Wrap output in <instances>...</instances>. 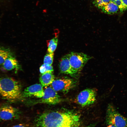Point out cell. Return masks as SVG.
Listing matches in <instances>:
<instances>
[{"instance_id":"19","label":"cell","mask_w":127,"mask_h":127,"mask_svg":"<svg viewBox=\"0 0 127 127\" xmlns=\"http://www.w3.org/2000/svg\"><path fill=\"white\" fill-rule=\"evenodd\" d=\"M113 3L118 6L121 12H123L125 11L123 6L121 0L119 1L115 0Z\"/></svg>"},{"instance_id":"7","label":"cell","mask_w":127,"mask_h":127,"mask_svg":"<svg viewBox=\"0 0 127 127\" xmlns=\"http://www.w3.org/2000/svg\"><path fill=\"white\" fill-rule=\"evenodd\" d=\"M62 99L56 91L51 87L46 88L44 90V94L38 103L54 105L61 102Z\"/></svg>"},{"instance_id":"16","label":"cell","mask_w":127,"mask_h":127,"mask_svg":"<svg viewBox=\"0 0 127 127\" xmlns=\"http://www.w3.org/2000/svg\"><path fill=\"white\" fill-rule=\"evenodd\" d=\"M40 71L41 74L47 73H53V69L52 65L44 64L40 67Z\"/></svg>"},{"instance_id":"2","label":"cell","mask_w":127,"mask_h":127,"mask_svg":"<svg viewBox=\"0 0 127 127\" xmlns=\"http://www.w3.org/2000/svg\"><path fill=\"white\" fill-rule=\"evenodd\" d=\"M0 95L3 99L11 101L20 99L22 93L19 83L12 78L0 77Z\"/></svg>"},{"instance_id":"20","label":"cell","mask_w":127,"mask_h":127,"mask_svg":"<svg viewBox=\"0 0 127 127\" xmlns=\"http://www.w3.org/2000/svg\"><path fill=\"white\" fill-rule=\"evenodd\" d=\"M125 11L127 9V0H121Z\"/></svg>"},{"instance_id":"6","label":"cell","mask_w":127,"mask_h":127,"mask_svg":"<svg viewBox=\"0 0 127 127\" xmlns=\"http://www.w3.org/2000/svg\"><path fill=\"white\" fill-rule=\"evenodd\" d=\"M17 109L9 104H3L0 108V121L17 119L20 117Z\"/></svg>"},{"instance_id":"9","label":"cell","mask_w":127,"mask_h":127,"mask_svg":"<svg viewBox=\"0 0 127 127\" xmlns=\"http://www.w3.org/2000/svg\"><path fill=\"white\" fill-rule=\"evenodd\" d=\"M44 94L43 86L40 84H36L27 87L22 93L23 97L34 96L41 98Z\"/></svg>"},{"instance_id":"14","label":"cell","mask_w":127,"mask_h":127,"mask_svg":"<svg viewBox=\"0 0 127 127\" xmlns=\"http://www.w3.org/2000/svg\"><path fill=\"white\" fill-rule=\"evenodd\" d=\"M12 54L8 48L0 46V65H2L6 59Z\"/></svg>"},{"instance_id":"23","label":"cell","mask_w":127,"mask_h":127,"mask_svg":"<svg viewBox=\"0 0 127 127\" xmlns=\"http://www.w3.org/2000/svg\"><path fill=\"white\" fill-rule=\"evenodd\" d=\"M93 125H91L89 126H86V127H93Z\"/></svg>"},{"instance_id":"22","label":"cell","mask_w":127,"mask_h":127,"mask_svg":"<svg viewBox=\"0 0 127 127\" xmlns=\"http://www.w3.org/2000/svg\"><path fill=\"white\" fill-rule=\"evenodd\" d=\"M107 127H116L115 126L111 125H110L108 126H107Z\"/></svg>"},{"instance_id":"15","label":"cell","mask_w":127,"mask_h":127,"mask_svg":"<svg viewBox=\"0 0 127 127\" xmlns=\"http://www.w3.org/2000/svg\"><path fill=\"white\" fill-rule=\"evenodd\" d=\"M58 42V38L56 37L47 41L48 53L53 52L55 51Z\"/></svg>"},{"instance_id":"8","label":"cell","mask_w":127,"mask_h":127,"mask_svg":"<svg viewBox=\"0 0 127 127\" xmlns=\"http://www.w3.org/2000/svg\"><path fill=\"white\" fill-rule=\"evenodd\" d=\"M75 82L72 79L63 78L55 80L51 84L52 87L56 91L67 93L73 88Z\"/></svg>"},{"instance_id":"4","label":"cell","mask_w":127,"mask_h":127,"mask_svg":"<svg viewBox=\"0 0 127 127\" xmlns=\"http://www.w3.org/2000/svg\"><path fill=\"white\" fill-rule=\"evenodd\" d=\"M70 63L75 73L80 71L91 57L82 52H72L68 54Z\"/></svg>"},{"instance_id":"21","label":"cell","mask_w":127,"mask_h":127,"mask_svg":"<svg viewBox=\"0 0 127 127\" xmlns=\"http://www.w3.org/2000/svg\"><path fill=\"white\" fill-rule=\"evenodd\" d=\"M12 127H27L25 125L22 124H20L14 125Z\"/></svg>"},{"instance_id":"1","label":"cell","mask_w":127,"mask_h":127,"mask_svg":"<svg viewBox=\"0 0 127 127\" xmlns=\"http://www.w3.org/2000/svg\"><path fill=\"white\" fill-rule=\"evenodd\" d=\"M79 116L69 111H52L43 113L37 119L35 127H78Z\"/></svg>"},{"instance_id":"12","label":"cell","mask_w":127,"mask_h":127,"mask_svg":"<svg viewBox=\"0 0 127 127\" xmlns=\"http://www.w3.org/2000/svg\"><path fill=\"white\" fill-rule=\"evenodd\" d=\"M99 9L102 12L109 15L116 13L119 10L118 6L115 4L111 1L103 6Z\"/></svg>"},{"instance_id":"24","label":"cell","mask_w":127,"mask_h":127,"mask_svg":"<svg viewBox=\"0 0 127 127\" xmlns=\"http://www.w3.org/2000/svg\"><path fill=\"white\" fill-rule=\"evenodd\" d=\"M116 0V1H119V0Z\"/></svg>"},{"instance_id":"18","label":"cell","mask_w":127,"mask_h":127,"mask_svg":"<svg viewBox=\"0 0 127 127\" xmlns=\"http://www.w3.org/2000/svg\"><path fill=\"white\" fill-rule=\"evenodd\" d=\"M110 1V0H92L93 5L99 9Z\"/></svg>"},{"instance_id":"3","label":"cell","mask_w":127,"mask_h":127,"mask_svg":"<svg viewBox=\"0 0 127 127\" xmlns=\"http://www.w3.org/2000/svg\"><path fill=\"white\" fill-rule=\"evenodd\" d=\"M106 122L108 125L116 127H127V118L120 114L112 103L109 104L107 109Z\"/></svg>"},{"instance_id":"17","label":"cell","mask_w":127,"mask_h":127,"mask_svg":"<svg viewBox=\"0 0 127 127\" xmlns=\"http://www.w3.org/2000/svg\"><path fill=\"white\" fill-rule=\"evenodd\" d=\"M54 56V52L48 53L45 56L44 60V64L52 65Z\"/></svg>"},{"instance_id":"5","label":"cell","mask_w":127,"mask_h":127,"mask_svg":"<svg viewBox=\"0 0 127 127\" xmlns=\"http://www.w3.org/2000/svg\"><path fill=\"white\" fill-rule=\"evenodd\" d=\"M96 92L93 89H87L81 91L76 98L77 103L82 107L93 104L96 99Z\"/></svg>"},{"instance_id":"13","label":"cell","mask_w":127,"mask_h":127,"mask_svg":"<svg viewBox=\"0 0 127 127\" xmlns=\"http://www.w3.org/2000/svg\"><path fill=\"white\" fill-rule=\"evenodd\" d=\"M55 80V77L53 73H47L41 74L39 78L41 84L43 87L51 84Z\"/></svg>"},{"instance_id":"10","label":"cell","mask_w":127,"mask_h":127,"mask_svg":"<svg viewBox=\"0 0 127 127\" xmlns=\"http://www.w3.org/2000/svg\"><path fill=\"white\" fill-rule=\"evenodd\" d=\"M60 72L62 73L73 75L75 74L71 66L68 54L63 56L60 59L59 64Z\"/></svg>"},{"instance_id":"11","label":"cell","mask_w":127,"mask_h":127,"mask_svg":"<svg viewBox=\"0 0 127 127\" xmlns=\"http://www.w3.org/2000/svg\"><path fill=\"white\" fill-rule=\"evenodd\" d=\"M2 65L3 68L7 71L18 69L20 68L18 61L12 54L6 59Z\"/></svg>"}]
</instances>
